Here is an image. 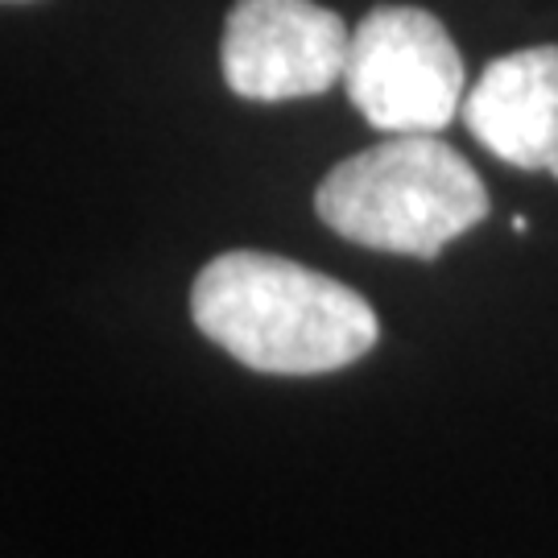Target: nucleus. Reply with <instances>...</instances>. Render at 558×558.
<instances>
[{
    "mask_svg": "<svg viewBox=\"0 0 558 558\" xmlns=\"http://www.w3.org/2000/svg\"><path fill=\"white\" fill-rule=\"evenodd\" d=\"M191 315L228 356L274 377L348 368L380 336L377 311L352 286L253 248L203 265L191 290Z\"/></svg>",
    "mask_w": 558,
    "mask_h": 558,
    "instance_id": "obj_1",
    "label": "nucleus"
},
{
    "mask_svg": "<svg viewBox=\"0 0 558 558\" xmlns=\"http://www.w3.org/2000/svg\"><path fill=\"white\" fill-rule=\"evenodd\" d=\"M315 211L352 244L430 260L488 216V191L447 141L389 137L339 161L315 191Z\"/></svg>",
    "mask_w": 558,
    "mask_h": 558,
    "instance_id": "obj_2",
    "label": "nucleus"
},
{
    "mask_svg": "<svg viewBox=\"0 0 558 558\" xmlns=\"http://www.w3.org/2000/svg\"><path fill=\"white\" fill-rule=\"evenodd\" d=\"M348 100L389 137H439L463 96V59L435 13L418 4H380L352 29Z\"/></svg>",
    "mask_w": 558,
    "mask_h": 558,
    "instance_id": "obj_3",
    "label": "nucleus"
},
{
    "mask_svg": "<svg viewBox=\"0 0 558 558\" xmlns=\"http://www.w3.org/2000/svg\"><path fill=\"white\" fill-rule=\"evenodd\" d=\"M352 34L315 0H236L220 41L223 83L240 100H306L343 83Z\"/></svg>",
    "mask_w": 558,
    "mask_h": 558,
    "instance_id": "obj_4",
    "label": "nucleus"
},
{
    "mask_svg": "<svg viewBox=\"0 0 558 558\" xmlns=\"http://www.w3.org/2000/svg\"><path fill=\"white\" fill-rule=\"evenodd\" d=\"M463 124L493 158L558 179V46L488 62L463 100Z\"/></svg>",
    "mask_w": 558,
    "mask_h": 558,
    "instance_id": "obj_5",
    "label": "nucleus"
}]
</instances>
